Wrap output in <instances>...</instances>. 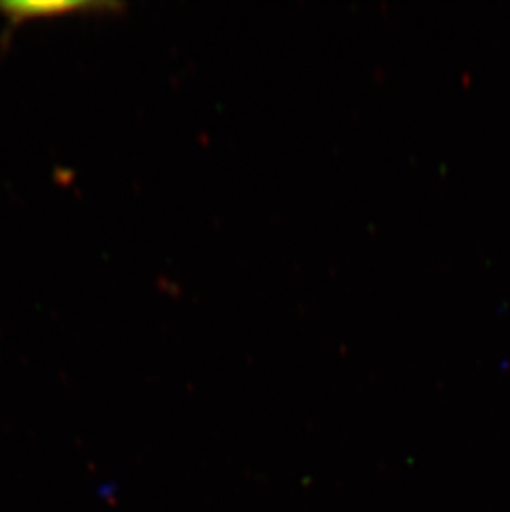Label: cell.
Segmentation results:
<instances>
[{"label": "cell", "mask_w": 510, "mask_h": 512, "mask_svg": "<svg viewBox=\"0 0 510 512\" xmlns=\"http://www.w3.org/2000/svg\"><path fill=\"white\" fill-rule=\"evenodd\" d=\"M85 4L77 2H0V14L9 17L12 22H20L35 17L67 14L70 10L83 9Z\"/></svg>", "instance_id": "obj_1"}]
</instances>
